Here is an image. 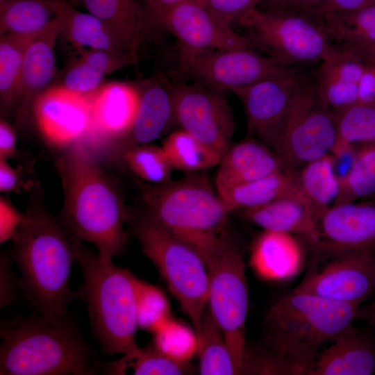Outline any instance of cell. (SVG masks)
<instances>
[{
	"label": "cell",
	"instance_id": "1",
	"mask_svg": "<svg viewBox=\"0 0 375 375\" xmlns=\"http://www.w3.org/2000/svg\"><path fill=\"white\" fill-rule=\"evenodd\" d=\"M35 197L14 236L12 258L21 274L20 286L39 314L50 322L69 315L76 298L69 288L78 240Z\"/></svg>",
	"mask_w": 375,
	"mask_h": 375
},
{
	"label": "cell",
	"instance_id": "2",
	"mask_svg": "<svg viewBox=\"0 0 375 375\" xmlns=\"http://www.w3.org/2000/svg\"><path fill=\"white\" fill-rule=\"evenodd\" d=\"M58 168L64 192L61 223L76 239L94 244L100 259L112 260L127 241L118 189L79 142L65 149Z\"/></svg>",
	"mask_w": 375,
	"mask_h": 375
},
{
	"label": "cell",
	"instance_id": "3",
	"mask_svg": "<svg viewBox=\"0 0 375 375\" xmlns=\"http://www.w3.org/2000/svg\"><path fill=\"white\" fill-rule=\"evenodd\" d=\"M1 375H91L94 351L69 315L50 322L40 314L1 321Z\"/></svg>",
	"mask_w": 375,
	"mask_h": 375
},
{
	"label": "cell",
	"instance_id": "4",
	"mask_svg": "<svg viewBox=\"0 0 375 375\" xmlns=\"http://www.w3.org/2000/svg\"><path fill=\"white\" fill-rule=\"evenodd\" d=\"M360 306L292 290L267 310L262 345L284 359L295 375H308L322 347L352 324Z\"/></svg>",
	"mask_w": 375,
	"mask_h": 375
},
{
	"label": "cell",
	"instance_id": "5",
	"mask_svg": "<svg viewBox=\"0 0 375 375\" xmlns=\"http://www.w3.org/2000/svg\"><path fill=\"white\" fill-rule=\"evenodd\" d=\"M142 217L194 248L203 260L217 248L231 210L207 177L192 174L142 192Z\"/></svg>",
	"mask_w": 375,
	"mask_h": 375
},
{
	"label": "cell",
	"instance_id": "6",
	"mask_svg": "<svg viewBox=\"0 0 375 375\" xmlns=\"http://www.w3.org/2000/svg\"><path fill=\"white\" fill-rule=\"evenodd\" d=\"M76 262L83 283L76 297L87 306L91 329L102 351L123 355L138 349L135 276L112 260H102L81 241Z\"/></svg>",
	"mask_w": 375,
	"mask_h": 375
},
{
	"label": "cell",
	"instance_id": "7",
	"mask_svg": "<svg viewBox=\"0 0 375 375\" xmlns=\"http://www.w3.org/2000/svg\"><path fill=\"white\" fill-rule=\"evenodd\" d=\"M134 232L197 333L208 303L209 274L203 259L190 245L142 216Z\"/></svg>",
	"mask_w": 375,
	"mask_h": 375
},
{
	"label": "cell",
	"instance_id": "8",
	"mask_svg": "<svg viewBox=\"0 0 375 375\" xmlns=\"http://www.w3.org/2000/svg\"><path fill=\"white\" fill-rule=\"evenodd\" d=\"M237 24L244 31L251 49L284 67L324 62L344 55L304 13L256 8Z\"/></svg>",
	"mask_w": 375,
	"mask_h": 375
},
{
	"label": "cell",
	"instance_id": "9",
	"mask_svg": "<svg viewBox=\"0 0 375 375\" xmlns=\"http://www.w3.org/2000/svg\"><path fill=\"white\" fill-rule=\"evenodd\" d=\"M204 262L209 274L208 308L224 334L239 374H242L249 306L242 251L224 231L217 248Z\"/></svg>",
	"mask_w": 375,
	"mask_h": 375
},
{
	"label": "cell",
	"instance_id": "10",
	"mask_svg": "<svg viewBox=\"0 0 375 375\" xmlns=\"http://www.w3.org/2000/svg\"><path fill=\"white\" fill-rule=\"evenodd\" d=\"M335 111L318 98L307 78L296 90L275 153L283 171L296 175L307 164L331 153L337 142Z\"/></svg>",
	"mask_w": 375,
	"mask_h": 375
},
{
	"label": "cell",
	"instance_id": "11",
	"mask_svg": "<svg viewBox=\"0 0 375 375\" xmlns=\"http://www.w3.org/2000/svg\"><path fill=\"white\" fill-rule=\"evenodd\" d=\"M178 59L183 69L198 82L222 91L299 72L251 48L209 50L180 46Z\"/></svg>",
	"mask_w": 375,
	"mask_h": 375
},
{
	"label": "cell",
	"instance_id": "12",
	"mask_svg": "<svg viewBox=\"0 0 375 375\" xmlns=\"http://www.w3.org/2000/svg\"><path fill=\"white\" fill-rule=\"evenodd\" d=\"M173 104L176 124L222 157L235 128L224 91L199 82L174 84Z\"/></svg>",
	"mask_w": 375,
	"mask_h": 375
},
{
	"label": "cell",
	"instance_id": "13",
	"mask_svg": "<svg viewBox=\"0 0 375 375\" xmlns=\"http://www.w3.org/2000/svg\"><path fill=\"white\" fill-rule=\"evenodd\" d=\"M293 290L331 300L360 304L375 287V252H349L317 259Z\"/></svg>",
	"mask_w": 375,
	"mask_h": 375
},
{
	"label": "cell",
	"instance_id": "14",
	"mask_svg": "<svg viewBox=\"0 0 375 375\" xmlns=\"http://www.w3.org/2000/svg\"><path fill=\"white\" fill-rule=\"evenodd\" d=\"M306 79L300 72L233 90L243 103L250 135L272 150L279 142L294 94Z\"/></svg>",
	"mask_w": 375,
	"mask_h": 375
},
{
	"label": "cell",
	"instance_id": "15",
	"mask_svg": "<svg viewBox=\"0 0 375 375\" xmlns=\"http://www.w3.org/2000/svg\"><path fill=\"white\" fill-rule=\"evenodd\" d=\"M32 109L42 137L56 148L69 147L92 133L89 94L53 85L35 99Z\"/></svg>",
	"mask_w": 375,
	"mask_h": 375
},
{
	"label": "cell",
	"instance_id": "16",
	"mask_svg": "<svg viewBox=\"0 0 375 375\" xmlns=\"http://www.w3.org/2000/svg\"><path fill=\"white\" fill-rule=\"evenodd\" d=\"M322 259L349 252H375V201L329 208L318 222V238L309 245Z\"/></svg>",
	"mask_w": 375,
	"mask_h": 375
},
{
	"label": "cell",
	"instance_id": "17",
	"mask_svg": "<svg viewBox=\"0 0 375 375\" xmlns=\"http://www.w3.org/2000/svg\"><path fill=\"white\" fill-rule=\"evenodd\" d=\"M159 26L171 33L182 47L209 50L251 48L244 35L237 33L194 0L174 7Z\"/></svg>",
	"mask_w": 375,
	"mask_h": 375
},
{
	"label": "cell",
	"instance_id": "18",
	"mask_svg": "<svg viewBox=\"0 0 375 375\" xmlns=\"http://www.w3.org/2000/svg\"><path fill=\"white\" fill-rule=\"evenodd\" d=\"M135 85L140 94V104L130 130L122 139V151L136 146L151 144L176 124L174 84L168 78L162 75H156Z\"/></svg>",
	"mask_w": 375,
	"mask_h": 375
},
{
	"label": "cell",
	"instance_id": "19",
	"mask_svg": "<svg viewBox=\"0 0 375 375\" xmlns=\"http://www.w3.org/2000/svg\"><path fill=\"white\" fill-rule=\"evenodd\" d=\"M319 353L308 375H371L375 373V340L351 324Z\"/></svg>",
	"mask_w": 375,
	"mask_h": 375
},
{
	"label": "cell",
	"instance_id": "20",
	"mask_svg": "<svg viewBox=\"0 0 375 375\" xmlns=\"http://www.w3.org/2000/svg\"><path fill=\"white\" fill-rule=\"evenodd\" d=\"M93 122L92 133L122 139L130 130L140 100L135 84L113 81L89 94Z\"/></svg>",
	"mask_w": 375,
	"mask_h": 375
},
{
	"label": "cell",
	"instance_id": "21",
	"mask_svg": "<svg viewBox=\"0 0 375 375\" xmlns=\"http://www.w3.org/2000/svg\"><path fill=\"white\" fill-rule=\"evenodd\" d=\"M101 20L122 46L138 58L153 23L140 0H70Z\"/></svg>",
	"mask_w": 375,
	"mask_h": 375
},
{
	"label": "cell",
	"instance_id": "22",
	"mask_svg": "<svg viewBox=\"0 0 375 375\" xmlns=\"http://www.w3.org/2000/svg\"><path fill=\"white\" fill-rule=\"evenodd\" d=\"M60 34V22L58 19L38 34L26 49L17 102L18 120L26 117L35 99L51 87L56 73L55 47Z\"/></svg>",
	"mask_w": 375,
	"mask_h": 375
},
{
	"label": "cell",
	"instance_id": "23",
	"mask_svg": "<svg viewBox=\"0 0 375 375\" xmlns=\"http://www.w3.org/2000/svg\"><path fill=\"white\" fill-rule=\"evenodd\" d=\"M218 165L217 190L283 172L276 153L253 138L230 145Z\"/></svg>",
	"mask_w": 375,
	"mask_h": 375
},
{
	"label": "cell",
	"instance_id": "24",
	"mask_svg": "<svg viewBox=\"0 0 375 375\" xmlns=\"http://www.w3.org/2000/svg\"><path fill=\"white\" fill-rule=\"evenodd\" d=\"M243 215L248 222L264 231L298 234L308 245L318 238V220L302 194L283 196L243 210Z\"/></svg>",
	"mask_w": 375,
	"mask_h": 375
},
{
	"label": "cell",
	"instance_id": "25",
	"mask_svg": "<svg viewBox=\"0 0 375 375\" xmlns=\"http://www.w3.org/2000/svg\"><path fill=\"white\" fill-rule=\"evenodd\" d=\"M301 262V248L290 233L264 231L251 249V265L266 279L290 278L298 272Z\"/></svg>",
	"mask_w": 375,
	"mask_h": 375
},
{
	"label": "cell",
	"instance_id": "26",
	"mask_svg": "<svg viewBox=\"0 0 375 375\" xmlns=\"http://www.w3.org/2000/svg\"><path fill=\"white\" fill-rule=\"evenodd\" d=\"M343 54L322 62L316 73L318 98L334 111L357 103L358 84L366 67L365 63Z\"/></svg>",
	"mask_w": 375,
	"mask_h": 375
},
{
	"label": "cell",
	"instance_id": "27",
	"mask_svg": "<svg viewBox=\"0 0 375 375\" xmlns=\"http://www.w3.org/2000/svg\"><path fill=\"white\" fill-rule=\"evenodd\" d=\"M52 2L60 22V34L78 50L94 49L129 53L99 18L80 11L67 0Z\"/></svg>",
	"mask_w": 375,
	"mask_h": 375
},
{
	"label": "cell",
	"instance_id": "28",
	"mask_svg": "<svg viewBox=\"0 0 375 375\" xmlns=\"http://www.w3.org/2000/svg\"><path fill=\"white\" fill-rule=\"evenodd\" d=\"M308 16L335 47L375 43V6L354 11Z\"/></svg>",
	"mask_w": 375,
	"mask_h": 375
},
{
	"label": "cell",
	"instance_id": "29",
	"mask_svg": "<svg viewBox=\"0 0 375 375\" xmlns=\"http://www.w3.org/2000/svg\"><path fill=\"white\" fill-rule=\"evenodd\" d=\"M217 191L231 212L257 207L283 196L302 194L295 176L285 172Z\"/></svg>",
	"mask_w": 375,
	"mask_h": 375
},
{
	"label": "cell",
	"instance_id": "30",
	"mask_svg": "<svg viewBox=\"0 0 375 375\" xmlns=\"http://www.w3.org/2000/svg\"><path fill=\"white\" fill-rule=\"evenodd\" d=\"M294 176L319 222L323 214L335 204L339 194L340 182L333 155L329 153L310 162Z\"/></svg>",
	"mask_w": 375,
	"mask_h": 375
},
{
	"label": "cell",
	"instance_id": "31",
	"mask_svg": "<svg viewBox=\"0 0 375 375\" xmlns=\"http://www.w3.org/2000/svg\"><path fill=\"white\" fill-rule=\"evenodd\" d=\"M58 20L52 0L0 2V35H35Z\"/></svg>",
	"mask_w": 375,
	"mask_h": 375
},
{
	"label": "cell",
	"instance_id": "32",
	"mask_svg": "<svg viewBox=\"0 0 375 375\" xmlns=\"http://www.w3.org/2000/svg\"><path fill=\"white\" fill-rule=\"evenodd\" d=\"M104 374L183 375L194 373L190 362H176L158 351L151 344L123 354L112 362H100Z\"/></svg>",
	"mask_w": 375,
	"mask_h": 375
},
{
	"label": "cell",
	"instance_id": "33",
	"mask_svg": "<svg viewBox=\"0 0 375 375\" xmlns=\"http://www.w3.org/2000/svg\"><path fill=\"white\" fill-rule=\"evenodd\" d=\"M199 372L202 375H238V370L224 334L208 308L197 333Z\"/></svg>",
	"mask_w": 375,
	"mask_h": 375
},
{
	"label": "cell",
	"instance_id": "34",
	"mask_svg": "<svg viewBox=\"0 0 375 375\" xmlns=\"http://www.w3.org/2000/svg\"><path fill=\"white\" fill-rule=\"evenodd\" d=\"M38 34H6L0 37L1 109H8L18 102L24 56L28 45Z\"/></svg>",
	"mask_w": 375,
	"mask_h": 375
},
{
	"label": "cell",
	"instance_id": "35",
	"mask_svg": "<svg viewBox=\"0 0 375 375\" xmlns=\"http://www.w3.org/2000/svg\"><path fill=\"white\" fill-rule=\"evenodd\" d=\"M161 147L174 169L186 172L218 165L222 158L181 128L171 132Z\"/></svg>",
	"mask_w": 375,
	"mask_h": 375
},
{
	"label": "cell",
	"instance_id": "36",
	"mask_svg": "<svg viewBox=\"0 0 375 375\" xmlns=\"http://www.w3.org/2000/svg\"><path fill=\"white\" fill-rule=\"evenodd\" d=\"M339 182V194L334 205L375 195V142L358 144L352 165Z\"/></svg>",
	"mask_w": 375,
	"mask_h": 375
},
{
	"label": "cell",
	"instance_id": "37",
	"mask_svg": "<svg viewBox=\"0 0 375 375\" xmlns=\"http://www.w3.org/2000/svg\"><path fill=\"white\" fill-rule=\"evenodd\" d=\"M128 169L151 185H160L172 181L174 167L162 147L147 144L122 152Z\"/></svg>",
	"mask_w": 375,
	"mask_h": 375
},
{
	"label": "cell",
	"instance_id": "38",
	"mask_svg": "<svg viewBox=\"0 0 375 375\" xmlns=\"http://www.w3.org/2000/svg\"><path fill=\"white\" fill-rule=\"evenodd\" d=\"M152 333L151 344L176 362L189 363L197 354L198 340L194 328L172 317Z\"/></svg>",
	"mask_w": 375,
	"mask_h": 375
},
{
	"label": "cell",
	"instance_id": "39",
	"mask_svg": "<svg viewBox=\"0 0 375 375\" xmlns=\"http://www.w3.org/2000/svg\"><path fill=\"white\" fill-rule=\"evenodd\" d=\"M335 113L338 139L335 147L375 142V104L356 103Z\"/></svg>",
	"mask_w": 375,
	"mask_h": 375
},
{
	"label": "cell",
	"instance_id": "40",
	"mask_svg": "<svg viewBox=\"0 0 375 375\" xmlns=\"http://www.w3.org/2000/svg\"><path fill=\"white\" fill-rule=\"evenodd\" d=\"M135 285L138 328L153 333L171 317L169 301L160 288L136 276Z\"/></svg>",
	"mask_w": 375,
	"mask_h": 375
},
{
	"label": "cell",
	"instance_id": "41",
	"mask_svg": "<svg viewBox=\"0 0 375 375\" xmlns=\"http://www.w3.org/2000/svg\"><path fill=\"white\" fill-rule=\"evenodd\" d=\"M242 374L295 375L292 367L281 357L262 345L245 348Z\"/></svg>",
	"mask_w": 375,
	"mask_h": 375
},
{
	"label": "cell",
	"instance_id": "42",
	"mask_svg": "<svg viewBox=\"0 0 375 375\" xmlns=\"http://www.w3.org/2000/svg\"><path fill=\"white\" fill-rule=\"evenodd\" d=\"M105 75L80 57L65 72L60 85L83 94H89L101 85Z\"/></svg>",
	"mask_w": 375,
	"mask_h": 375
},
{
	"label": "cell",
	"instance_id": "43",
	"mask_svg": "<svg viewBox=\"0 0 375 375\" xmlns=\"http://www.w3.org/2000/svg\"><path fill=\"white\" fill-rule=\"evenodd\" d=\"M221 21L232 26L249 11L256 8L263 0H194Z\"/></svg>",
	"mask_w": 375,
	"mask_h": 375
},
{
	"label": "cell",
	"instance_id": "44",
	"mask_svg": "<svg viewBox=\"0 0 375 375\" xmlns=\"http://www.w3.org/2000/svg\"><path fill=\"white\" fill-rule=\"evenodd\" d=\"M12 257L1 253L0 257V307L12 305L18 297L20 280L16 276L12 265Z\"/></svg>",
	"mask_w": 375,
	"mask_h": 375
},
{
	"label": "cell",
	"instance_id": "45",
	"mask_svg": "<svg viewBox=\"0 0 375 375\" xmlns=\"http://www.w3.org/2000/svg\"><path fill=\"white\" fill-rule=\"evenodd\" d=\"M24 214L19 212L10 201L0 197V242L12 240L23 222Z\"/></svg>",
	"mask_w": 375,
	"mask_h": 375
},
{
	"label": "cell",
	"instance_id": "46",
	"mask_svg": "<svg viewBox=\"0 0 375 375\" xmlns=\"http://www.w3.org/2000/svg\"><path fill=\"white\" fill-rule=\"evenodd\" d=\"M375 6V0H324L308 13L311 16L354 11Z\"/></svg>",
	"mask_w": 375,
	"mask_h": 375
},
{
	"label": "cell",
	"instance_id": "47",
	"mask_svg": "<svg viewBox=\"0 0 375 375\" xmlns=\"http://www.w3.org/2000/svg\"><path fill=\"white\" fill-rule=\"evenodd\" d=\"M30 188L23 178L19 169L13 168L7 160L0 158V190L2 192L19 193Z\"/></svg>",
	"mask_w": 375,
	"mask_h": 375
},
{
	"label": "cell",
	"instance_id": "48",
	"mask_svg": "<svg viewBox=\"0 0 375 375\" xmlns=\"http://www.w3.org/2000/svg\"><path fill=\"white\" fill-rule=\"evenodd\" d=\"M324 0H263L257 8L262 10H287L308 13Z\"/></svg>",
	"mask_w": 375,
	"mask_h": 375
},
{
	"label": "cell",
	"instance_id": "49",
	"mask_svg": "<svg viewBox=\"0 0 375 375\" xmlns=\"http://www.w3.org/2000/svg\"><path fill=\"white\" fill-rule=\"evenodd\" d=\"M365 65V70L358 84L357 103L375 104V65Z\"/></svg>",
	"mask_w": 375,
	"mask_h": 375
},
{
	"label": "cell",
	"instance_id": "50",
	"mask_svg": "<svg viewBox=\"0 0 375 375\" xmlns=\"http://www.w3.org/2000/svg\"><path fill=\"white\" fill-rule=\"evenodd\" d=\"M17 155V136L12 126L5 119L0 121V158L9 160Z\"/></svg>",
	"mask_w": 375,
	"mask_h": 375
},
{
	"label": "cell",
	"instance_id": "51",
	"mask_svg": "<svg viewBox=\"0 0 375 375\" xmlns=\"http://www.w3.org/2000/svg\"><path fill=\"white\" fill-rule=\"evenodd\" d=\"M153 25H159L165 15L174 7L187 0H140Z\"/></svg>",
	"mask_w": 375,
	"mask_h": 375
},
{
	"label": "cell",
	"instance_id": "52",
	"mask_svg": "<svg viewBox=\"0 0 375 375\" xmlns=\"http://www.w3.org/2000/svg\"><path fill=\"white\" fill-rule=\"evenodd\" d=\"M335 47L342 53L362 62H375V43L362 46H340Z\"/></svg>",
	"mask_w": 375,
	"mask_h": 375
},
{
	"label": "cell",
	"instance_id": "53",
	"mask_svg": "<svg viewBox=\"0 0 375 375\" xmlns=\"http://www.w3.org/2000/svg\"><path fill=\"white\" fill-rule=\"evenodd\" d=\"M356 319L367 322L375 330V301L367 306L359 307Z\"/></svg>",
	"mask_w": 375,
	"mask_h": 375
},
{
	"label": "cell",
	"instance_id": "54",
	"mask_svg": "<svg viewBox=\"0 0 375 375\" xmlns=\"http://www.w3.org/2000/svg\"><path fill=\"white\" fill-rule=\"evenodd\" d=\"M6 0H0V2H3V1H5Z\"/></svg>",
	"mask_w": 375,
	"mask_h": 375
},
{
	"label": "cell",
	"instance_id": "55",
	"mask_svg": "<svg viewBox=\"0 0 375 375\" xmlns=\"http://www.w3.org/2000/svg\"><path fill=\"white\" fill-rule=\"evenodd\" d=\"M370 63H373V62H370Z\"/></svg>",
	"mask_w": 375,
	"mask_h": 375
}]
</instances>
